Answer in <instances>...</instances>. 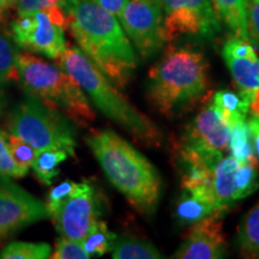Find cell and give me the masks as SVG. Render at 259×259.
Instances as JSON below:
<instances>
[{
	"label": "cell",
	"mask_w": 259,
	"mask_h": 259,
	"mask_svg": "<svg viewBox=\"0 0 259 259\" xmlns=\"http://www.w3.org/2000/svg\"><path fill=\"white\" fill-rule=\"evenodd\" d=\"M65 11L83 53L115 87L124 89L137 69V57L116 16L90 0H69Z\"/></svg>",
	"instance_id": "6da1fadb"
},
{
	"label": "cell",
	"mask_w": 259,
	"mask_h": 259,
	"mask_svg": "<svg viewBox=\"0 0 259 259\" xmlns=\"http://www.w3.org/2000/svg\"><path fill=\"white\" fill-rule=\"evenodd\" d=\"M85 142L112 185L138 212L153 215L162 191L156 167L112 130L93 131Z\"/></svg>",
	"instance_id": "7a4b0ae2"
},
{
	"label": "cell",
	"mask_w": 259,
	"mask_h": 259,
	"mask_svg": "<svg viewBox=\"0 0 259 259\" xmlns=\"http://www.w3.org/2000/svg\"><path fill=\"white\" fill-rule=\"evenodd\" d=\"M208 70L202 52L170 45L149 71L145 89L149 103L168 118L193 106L208 92Z\"/></svg>",
	"instance_id": "3957f363"
},
{
	"label": "cell",
	"mask_w": 259,
	"mask_h": 259,
	"mask_svg": "<svg viewBox=\"0 0 259 259\" xmlns=\"http://www.w3.org/2000/svg\"><path fill=\"white\" fill-rule=\"evenodd\" d=\"M57 60L107 118L122 126L139 143L160 147L163 136L156 124L132 106L80 48L66 46Z\"/></svg>",
	"instance_id": "277c9868"
},
{
	"label": "cell",
	"mask_w": 259,
	"mask_h": 259,
	"mask_svg": "<svg viewBox=\"0 0 259 259\" xmlns=\"http://www.w3.org/2000/svg\"><path fill=\"white\" fill-rule=\"evenodd\" d=\"M19 82L29 96L60 112L79 126H87L95 119L83 89L59 65H53L30 53H16Z\"/></svg>",
	"instance_id": "5b68a950"
},
{
	"label": "cell",
	"mask_w": 259,
	"mask_h": 259,
	"mask_svg": "<svg viewBox=\"0 0 259 259\" xmlns=\"http://www.w3.org/2000/svg\"><path fill=\"white\" fill-rule=\"evenodd\" d=\"M10 135L23 139L37 151L64 150L74 157V131L67 118L35 97L16 107L9 119Z\"/></svg>",
	"instance_id": "8992f818"
},
{
	"label": "cell",
	"mask_w": 259,
	"mask_h": 259,
	"mask_svg": "<svg viewBox=\"0 0 259 259\" xmlns=\"http://www.w3.org/2000/svg\"><path fill=\"white\" fill-rule=\"evenodd\" d=\"M69 17L60 6L40 10L32 14L18 16L12 23V37L23 50L58 59L66 48L65 28Z\"/></svg>",
	"instance_id": "52a82bcc"
},
{
	"label": "cell",
	"mask_w": 259,
	"mask_h": 259,
	"mask_svg": "<svg viewBox=\"0 0 259 259\" xmlns=\"http://www.w3.org/2000/svg\"><path fill=\"white\" fill-rule=\"evenodd\" d=\"M119 21L142 58H150L166 44L162 0H128Z\"/></svg>",
	"instance_id": "ba28073f"
},
{
	"label": "cell",
	"mask_w": 259,
	"mask_h": 259,
	"mask_svg": "<svg viewBox=\"0 0 259 259\" xmlns=\"http://www.w3.org/2000/svg\"><path fill=\"white\" fill-rule=\"evenodd\" d=\"M166 42L181 35L211 37L220 30L219 16L210 0H162Z\"/></svg>",
	"instance_id": "9c48e42d"
},
{
	"label": "cell",
	"mask_w": 259,
	"mask_h": 259,
	"mask_svg": "<svg viewBox=\"0 0 259 259\" xmlns=\"http://www.w3.org/2000/svg\"><path fill=\"white\" fill-rule=\"evenodd\" d=\"M51 219L60 236L83 241L99 220V203L93 186L87 181L76 184Z\"/></svg>",
	"instance_id": "30bf717a"
},
{
	"label": "cell",
	"mask_w": 259,
	"mask_h": 259,
	"mask_svg": "<svg viewBox=\"0 0 259 259\" xmlns=\"http://www.w3.org/2000/svg\"><path fill=\"white\" fill-rule=\"evenodd\" d=\"M46 218V204L9 178L0 177V240Z\"/></svg>",
	"instance_id": "8fae6325"
},
{
	"label": "cell",
	"mask_w": 259,
	"mask_h": 259,
	"mask_svg": "<svg viewBox=\"0 0 259 259\" xmlns=\"http://www.w3.org/2000/svg\"><path fill=\"white\" fill-rule=\"evenodd\" d=\"M180 144L192 149L212 167L222 160L229 150V132L212 103L203 108L187 126Z\"/></svg>",
	"instance_id": "7c38bea8"
},
{
	"label": "cell",
	"mask_w": 259,
	"mask_h": 259,
	"mask_svg": "<svg viewBox=\"0 0 259 259\" xmlns=\"http://www.w3.org/2000/svg\"><path fill=\"white\" fill-rule=\"evenodd\" d=\"M226 211H216L193 223L185 240L173 254L177 259H219L227 253L222 219Z\"/></svg>",
	"instance_id": "4fadbf2b"
},
{
	"label": "cell",
	"mask_w": 259,
	"mask_h": 259,
	"mask_svg": "<svg viewBox=\"0 0 259 259\" xmlns=\"http://www.w3.org/2000/svg\"><path fill=\"white\" fill-rule=\"evenodd\" d=\"M233 80L245 101L250 103L259 94V58H235L223 56Z\"/></svg>",
	"instance_id": "5bb4252c"
},
{
	"label": "cell",
	"mask_w": 259,
	"mask_h": 259,
	"mask_svg": "<svg viewBox=\"0 0 259 259\" xmlns=\"http://www.w3.org/2000/svg\"><path fill=\"white\" fill-rule=\"evenodd\" d=\"M239 164L240 163L233 156L223 157L212 170L211 194L213 203L219 209L225 211L235 203L234 176Z\"/></svg>",
	"instance_id": "9a60e30c"
},
{
	"label": "cell",
	"mask_w": 259,
	"mask_h": 259,
	"mask_svg": "<svg viewBox=\"0 0 259 259\" xmlns=\"http://www.w3.org/2000/svg\"><path fill=\"white\" fill-rule=\"evenodd\" d=\"M225 124L229 132V150L231 156L235 158L239 163L257 161L254 155L253 144L247 126L246 115H233Z\"/></svg>",
	"instance_id": "2e32d148"
},
{
	"label": "cell",
	"mask_w": 259,
	"mask_h": 259,
	"mask_svg": "<svg viewBox=\"0 0 259 259\" xmlns=\"http://www.w3.org/2000/svg\"><path fill=\"white\" fill-rule=\"evenodd\" d=\"M235 244L242 257L259 258V202L241 220Z\"/></svg>",
	"instance_id": "e0dca14e"
},
{
	"label": "cell",
	"mask_w": 259,
	"mask_h": 259,
	"mask_svg": "<svg viewBox=\"0 0 259 259\" xmlns=\"http://www.w3.org/2000/svg\"><path fill=\"white\" fill-rule=\"evenodd\" d=\"M213 10L228 25L234 36L248 38L247 35V4L248 0H212Z\"/></svg>",
	"instance_id": "ac0fdd59"
},
{
	"label": "cell",
	"mask_w": 259,
	"mask_h": 259,
	"mask_svg": "<svg viewBox=\"0 0 259 259\" xmlns=\"http://www.w3.org/2000/svg\"><path fill=\"white\" fill-rule=\"evenodd\" d=\"M216 211L225 210H220L215 204L197 198L189 191L184 190L177 203L176 219L181 225H193Z\"/></svg>",
	"instance_id": "d6986e66"
},
{
	"label": "cell",
	"mask_w": 259,
	"mask_h": 259,
	"mask_svg": "<svg viewBox=\"0 0 259 259\" xmlns=\"http://www.w3.org/2000/svg\"><path fill=\"white\" fill-rule=\"evenodd\" d=\"M112 257L114 259H160L163 255L150 242L124 236L116 238Z\"/></svg>",
	"instance_id": "ffe728a7"
},
{
	"label": "cell",
	"mask_w": 259,
	"mask_h": 259,
	"mask_svg": "<svg viewBox=\"0 0 259 259\" xmlns=\"http://www.w3.org/2000/svg\"><path fill=\"white\" fill-rule=\"evenodd\" d=\"M69 154L64 150H42L38 151L31 168L35 176L45 185L50 186L54 178L59 176V164L66 160Z\"/></svg>",
	"instance_id": "44dd1931"
},
{
	"label": "cell",
	"mask_w": 259,
	"mask_h": 259,
	"mask_svg": "<svg viewBox=\"0 0 259 259\" xmlns=\"http://www.w3.org/2000/svg\"><path fill=\"white\" fill-rule=\"evenodd\" d=\"M116 238L118 235L109 231L106 222L97 220L85 238L83 239L82 244L84 250L88 252L90 257L92 255H103L113 250Z\"/></svg>",
	"instance_id": "7402d4cb"
},
{
	"label": "cell",
	"mask_w": 259,
	"mask_h": 259,
	"mask_svg": "<svg viewBox=\"0 0 259 259\" xmlns=\"http://www.w3.org/2000/svg\"><path fill=\"white\" fill-rule=\"evenodd\" d=\"M52 253L51 246L46 242H10L0 251L2 259H46Z\"/></svg>",
	"instance_id": "603a6c76"
},
{
	"label": "cell",
	"mask_w": 259,
	"mask_h": 259,
	"mask_svg": "<svg viewBox=\"0 0 259 259\" xmlns=\"http://www.w3.org/2000/svg\"><path fill=\"white\" fill-rule=\"evenodd\" d=\"M234 200L246 198L259 187V164L258 161L240 163L234 176Z\"/></svg>",
	"instance_id": "cb8c5ba5"
},
{
	"label": "cell",
	"mask_w": 259,
	"mask_h": 259,
	"mask_svg": "<svg viewBox=\"0 0 259 259\" xmlns=\"http://www.w3.org/2000/svg\"><path fill=\"white\" fill-rule=\"evenodd\" d=\"M212 106L223 122H226L233 115H247L248 103L242 97L228 90H219L213 95Z\"/></svg>",
	"instance_id": "d4e9b609"
},
{
	"label": "cell",
	"mask_w": 259,
	"mask_h": 259,
	"mask_svg": "<svg viewBox=\"0 0 259 259\" xmlns=\"http://www.w3.org/2000/svg\"><path fill=\"white\" fill-rule=\"evenodd\" d=\"M15 56L14 48L9 41L0 36V87L9 82H19Z\"/></svg>",
	"instance_id": "484cf974"
},
{
	"label": "cell",
	"mask_w": 259,
	"mask_h": 259,
	"mask_svg": "<svg viewBox=\"0 0 259 259\" xmlns=\"http://www.w3.org/2000/svg\"><path fill=\"white\" fill-rule=\"evenodd\" d=\"M8 145L10 154H11L16 163L24 168V169L29 170V168H31L32 162H34L38 153L36 149L32 148L23 139L16 137L14 135L8 136Z\"/></svg>",
	"instance_id": "4316f807"
},
{
	"label": "cell",
	"mask_w": 259,
	"mask_h": 259,
	"mask_svg": "<svg viewBox=\"0 0 259 259\" xmlns=\"http://www.w3.org/2000/svg\"><path fill=\"white\" fill-rule=\"evenodd\" d=\"M8 134L0 130V177L22 178L27 176L28 170L16 163L8 145Z\"/></svg>",
	"instance_id": "83f0119b"
},
{
	"label": "cell",
	"mask_w": 259,
	"mask_h": 259,
	"mask_svg": "<svg viewBox=\"0 0 259 259\" xmlns=\"http://www.w3.org/2000/svg\"><path fill=\"white\" fill-rule=\"evenodd\" d=\"M53 259H88L90 255L84 250L82 241L60 236L57 240L56 250L51 253Z\"/></svg>",
	"instance_id": "f1b7e54d"
},
{
	"label": "cell",
	"mask_w": 259,
	"mask_h": 259,
	"mask_svg": "<svg viewBox=\"0 0 259 259\" xmlns=\"http://www.w3.org/2000/svg\"><path fill=\"white\" fill-rule=\"evenodd\" d=\"M223 56L235 57V58H254L258 57L254 48L247 38H241L238 36L229 37L226 42L222 51Z\"/></svg>",
	"instance_id": "f546056e"
},
{
	"label": "cell",
	"mask_w": 259,
	"mask_h": 259,
	"mask_svg": "<svg viewBox=\"0 0 259 259\" xmlns=\"http://www.w3.org/2000/svg\"><path fill=\"white\" fill-rule=\"evenodd\" d=\"M77 183H73V181H64V183L59 184V185L54 187L53 190L48 193L47 197V203H46V209L48 212V218H51L53 215L54 211L59 208V205L64 202L65 199L69 197V194L72 192L74 186H76Z\"/></svg>",
	"instance_id": "4dcf8cb0"
},
{
	"label": "cell",
	"mask_w": 259,
	"mask_h": 259,
	"mask_svg": "<svg viewBox=\"0 0 259 259\" xmlns=\"http://www.w3.org/2000/svg\"><path fill=\"white\" fill-rule=\"evenodd\" d=\"M69 0H17L16 6H17L18 16H24L32 14V12L40 11L52 6H60L65 9Z\"/></svg>",
	"instance_id": "1f68e13d"
},
{
	"label": "cell",
	"mask_w": 259,
	"mask_h": 259,
	"mask_svg": "<svg viewBox=\"0 0 259 259\" xmlns=\"http://www.w3.org/2000/svg\"><path fill=\"white\" fill-rule=\"evenodd\" d=\"M247 35L250 40L259 46V0H248Z\"/></svg>",
	"instance_id": "d6a6232c"
},
{
	"label": "cell",
	"mask_w": 259,
	"mask_h": 259,
	"mask_svg": "<svg viewBox=\"0 0 259 259\" xmlns=\"http://www.w3.org/2000/svg\"><path fill=\"white\" fill-rule=\"evenodd\" d=\"M90 2L95 3V4L100 5L108 12L116 16V17H119V15L121 14L122 9L127 4L128 0H90Z\"/></svg>",
	"instance_id": "836d02e7"
},
{
	"label": "cell",
	"mask_w": 259,
	"mask_h": 259,
	"mask_svg": "<svg viewBox=\"0 0 259 259\" xmlns=\"http://www.w3.org/2000/svg\"><path fill=\"white\" fill-rule=\"evenodd\" d=\"M247 126L250 130V135L252 139V144H253L254 153L257 155L259 160V118L257 116H252L247 120Z\"/></svg>",
	"instance_id": "e575fe53"
},
{
	"label": "cell",
	"mask_w": 259,
	"mask_h": 259,
	"mask_svg": "<svg viewBox=\"0 0 259 259\" xmlns=\"http://www.w3.org/2000/svg\"><path fill=\"white\" fill-rule=\"evenodd\" d=\"M17 3V0H0V19H3L6 14L12 9Z\"/></svg>",
	"instance_id": "d590c367"
},
{
	"label": "cell",
	"mask_w": 259,
	"mask_h": 259,
	"mask_svg": "<svg viewBox=\"0 0 259 259\" xmlns=\"http://www.w3.org/2000/svg\"><path fill=\"white\" fill-rule=\"evenodd\" d=\"M0 107H2V101H0Z\"/></svg>",
	"instance_id": "8d00e7d4"
}]
</instances>
